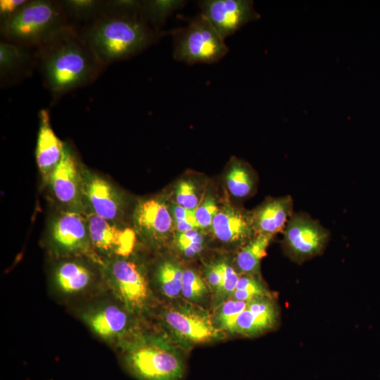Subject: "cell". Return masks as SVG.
Returning <instances> with one entry per match:
<instances>
[{
  "mask_svg": "<svg viewBox=\"0 0 380 380\" xmlns=\"http://www.w3.org/2000/svg\"><path fill=\"white\" fill-rule=\"evenodd\" d=\"M80 34L103 65L139 53L159 36L140 16L109 12Z\"/></svg>",
  "mask_w": 380,
  "mask_h": 380,
  "instance_id": "7a4b0ae2",
  "label": "cell"
},
{
  "mask_svg": "<svg viewBox=\"0 0 380 380\" xmlns=\"http://www.w3.org/2000/svg\"><path fill=\"white\" fill-rule=\"evenodd\" d=\"M208 285L192 270H183L182 295L189 302H201L208 293Z\"/></svg>",
  "mask_w": 380,
  "mask_h": 380,
  "instance_id": "f1b7e54d",
  "label": "cell"
},
{
  "mask_svg": "<svg viewBox=\"0 0 380 380\" xmlns=\"http://www.w3.org/2000/svg\"><path fill=\"white\" fill-rule=\"evenodd\" d=\"M173 41L174 58L189 65L216 63L229 51L224 39L201 13L175 30Z\"/></svg>",
  "mask_w": 380,
  "mask_h": 380,
  "instance_id": "5b68a950",
  "label": "cell"
},
{
  "mask_svg": "<svg viewBox=\"0 0 380 380\" xmlns=\"http://www.w3.org/2000/svg\"><path fill=\"white\" fill-rule=\"evenodd\" d=\"M183 270L172 260H165L156 269V277L161 293L169 298L182 294Z\"/></svg>",
  "mask_w": 380,
  "mask_h": 380,
  "instance_id": "cb8c5ba5",
  "label": "cell"
},
{
  "mask_svg": "<svg viewBox=\"0 0 380 380\" xmlns=\"http://www.w3.org/2000/svg\"><path fill=\"white\" fill-rule=\"evenodd\" d=\"M81 175L84 208L103 219L117 221L124 210L120 192L108 180L82 166Z\"/></svg>",
  "mask_w": 380,
  "mask_h": 380,
  "instance_id": "30bf717a",
  "label": "cell"
},
{
  "mask_svg": "<svg viewBox=\"0 0 380 380\" xmlns=\"http://www.w3.org/2000/svg\"><path fill=\"white\" fill-rule=\"evenodd\" d=\"M226 184L230 193L237 198H246L255 187L251 170L241 161L234 160L226 177Z\"/></svg>",
  "mask_w": 380,
  "mask_h": 380,
  "instance_id": "d4e9b609",
  "label": "cell"
},
{
  "mask_svg": "<svg viewBox=\"0 0 380 380\" xmlns=\"http://www.w3.org/2000/svg\"><path fill=\"white\" fill-rule=\"evenodd\" d=\"M201 13L224 39L248 23L260 18L248 0H204L198 1Z\"/></svg>",
  "mask_w": 380,
  "mask_h": 380,
  "instance_id": "9c48e42d",
  "label": "cell"
},
{
  "mask_svg": "<svg viewBox=\"0 0 380 380\" xmlns=\"http://www.w3.org/2000/svg\"><path fill=\"white\" fill-rule=\"evenodd\" d=\"M163 320L172 334L186 343H207L224 336L215 324L213 315L190 302L168 306L163 312Z\"/></svg>",
  "mask_w": 380,
  "mask_h": 380,
  "instance_id": "8992f818",
  "label": "cell"
},
{
  "mask_svg": "<svg viewBox=\"0 0 380 380\" xmlns=\"http://www.w3.org/2000/svg\"><path fill=\"white\" fill-rule=\"evenodd\" d=\"M48 182L55 198L67 210L82 213L84 205L81 166L77 165L68 145L65 144L62 158L51 172Z\"/></svg>",
  "mask_w": 380,
  "mask_h": 380,
  "instance_id": "8fae6325",
  "label": "cell"
},
{
  "mask_svg": "<svg viewBox=\"0 0 380 380\" xmlns=\"http://www.w3.org/2000/svg\"><path fill=\"white\" fill-rule=\"evenodd\" d=\"M50 236L56 248L65 253L88 252L91 246L87 217L78 211L66 210L58 215L51 223Z\"/></svg>",
  "mask_w": 380,
  "mask_h": 380,
  "instance_id": "4fadbf2b",
  "label": "cell"
},
{
  "mask_svg": "<svg viewBox=\"0 0 380 380\" xmlns=\"http://www.w3.org/2000/svg\"><path fill=\"white\" fill-rule=\"evenodd\" d=\"M176 203L187 210L195 211L199 205L196 189L190 179L180 180L175 187Z\"/></svg>",
  "mask_w": 380,
  "mask_h": 380,
  "instance_id": "1f68e13d",
  "label": "cell"
},
{
  "mask_svg": "<svg viewBox=\"0 0 380 380\" xmlns=\"http://www.w3.org/2000/svg\"><path fill=\"white\" fill-rule=\"evenodd\" d=\"M261 297L271 298V296L258 274H241L235 291L230 298L248 302Z\"/></svg>",
  "mask_w": 380,
  "mask_h": 380,
  "instance_id": "83f0119b",
  "label": "cell"
},
{
  "mask_svg": "<svg viewBox=\"0 0 380 380\" xmlns=\"http://www.w3.org/2000/svg\"><path fill=\"white\" fill-rule=\"evenodd\" d=\"M247 303L229 298L218 305L213 316L216 327L222 331L233 334L236 319L246 308Z\"/></svg>",
  "mask_w": 380,
  "mask_h": 380,
  "instance_id": "4316f807",
  "label": "cell"
},
{
  "mask_svg": "<svg viewBox=\"0 0 380 380\" xmlns=\"http://www.w3.org/2000/svg\"><path fill=\"white\" fill-rule=\"evenodd\" d=\"M69 25L58 1L32 0L15 16L1 24V33L6 41L38 48Z\"/></svg>",
  "mask_w": 380,
  "mask_h": 380,
  "instance_id": "3957f363",
  "label": "cell"
},
{
  "mask_svg": "<svg viewBox=\"0 0 380 380\" xmlns=\"http://www.w3.org/2000/svg\"><path fill=\"white\" fill-rule=\"evenodd\" d=\"M175 242L178 251L186 258L199 254L204 248L205 239L198 229L177 232Z\"/></svg>",
  "mask_w": 380,
  "mask_h": 380,
  "instance_id": "f546056e",
  "label": "cell"
},
{
  "mask_svg": "<svg viewBox=\"0 0 380 380\" xmlns=\"http://www.w3.org/2000/svg\"><path fill=\"white\" fill-rule=\"evenodd\" d=\"M84 319L95 334L105 338L120 336L129 325L127 312L115 305L94 310L87 314Z\"/></svg>",
  "mask_w": 380,
  "mask_h": 380,
  "instance_id": "d6986e66",
  "label": "cell"
},
{
  "mask_svg": "<svg viewBox=\"0 0 380 380\" xmlns=\"http://www.w3.org/2000/svg\"><path fill=\"white\" fill-rule=\"evenodd\" d=\"M168 207L177 232L199 229L195 211L187 210L177 203Z\"/></svg>",
  "mask_w": 380,
  "mask_h": 380,
  "instance_id": "d6a6232c",
  "label": "cell"
},
{
  "mask_svg": "<svg viewBox=\"0 0 380 380\" xmlns=\"http://www.w3.org/2000/svg\"><path fill=\"white\" fill-rule=\"evenodd\" d=\"M277 317V310L271 298H254L248 301L246 308L239 315L233 334L247 337L258 336L273 328Z\"/></svg>",
  "mask_w": 380,
  "mask_h": 380,
  "instance_id": "9a60e30c",
  "label": "cell"
},
{
  "mask_svg": "<svg viewBox=\"0 0 380 380\" xmlns=\"http://www.w3.org/2000/svg\"><path fill=\"white\" fill-rule=\"evenodd\" d=\"M274 236L255 234L237 253L235 263L241 274H258L262 259Z\"/></svg>",
  "mask_w": 380,
  "mask_h": 380,
  "instance_id": "44dd1931",
  "label": "cell"
},
{
  "mask_svg": "<svg viewBox=\"0 0 380 380\" xmlns=\"http://www.w3.org/2000/svg\"><path fill=\"white\" fill-rule=\"evenodd\" d=\"M182 0H148L142 1L141 18L156 31L175 11L186 4Z\"/></svg>",
  "mask_w": 380,
  "mask_h": 380,
  "instance_id": "603a6c76",
  "label": "cell"
},
{
  "mask_svg": "<svg viewBox=\"0 0 380 380\" xmlns=\"http://www.w3.org/2000/svg\"><path fill=\"white\" fill-rule=\"evenodd\" d=\"M110 280L125 306L132 311L143 310L150 291L142 268L132 260L118 258L108 267Z\"/></svg>",
  "mask_w": 380,
  "mask_h": 380,
  "instance_id": "ba28073f",
  "label": "cell"
},
{
  "mask_svg": "<svg viewBox=\"0 0 380 380\" xmlns=\"http://www.w3.org/2000/svg\"><path fill=\"white\" fill-rule=\"evenodd\" d=\"M293 214L291 196L268 199L251 215L255 234L274 236L279 232H283Z\"/></svg>",
  "mask_w": 380,
  "mask_h": 380,
  "instance_id": "e0dca14e",
  "label": "cell"
},
{
  "mask_svg": "<svg viewBox=\"0 0 380 380\" xmlns=\"http://www.w3.org/2000/svg\"><path fill=\"white\" fill-rule=\"evenodd\" d=\"M141 2L137 0L106 1L105 12L140 16Z\"/></svg>",
  "mask_w": 380,
  "mask_h": 380,
  "instance_id": "e575fe53",
  "label": "cell"
},
{
  "mask_svg": "<svg viewBox=\"0 0 380 380\" xmlns=\"http://www.w3.org/2000/svg\"><path fill=\"white\" fill-rule=\"evenodd\" d=\"M87 219L91 246L99 251L118 258H126L133 251L135 233L122 228L93 213L85 215Z\"/></svg>",
  "mask_w": 380,
  "mask_h": 380,
  "instance_id": "7c38bea8",
  "label": "cell"
},
{
  "mask_svg": "<svg viewBox=\"0 0 380 380\" xmlns=\"http://www.w3.org/2000/svg\"><path fill=\"white\" fill-rule=\"evenodd\" d=\"M218 210L215 200L210 196L206 197L195 210L199 229H205L211 227L213 219Z\"/></svg>",
  "mask_w": 380,
  "mask_h": 380,
  "instance_id": "836d02e7",
  "label": "cell"
},
{
  "mask_svg": "<svg viewBox=\"0 0 380 380\" xmlns=\"http://www.w3.org/2000/svg\"><path fill=\"white\" fill-rule=\"evenodd\" d=\"M222 279L218 290L215 293L216 302L220 305L229 298L236 287L240 275L229 263L220 262Z\"/></svg>",
  "mask_w": 380,
  "mask_h": 380,
  "instance_id": "4dcf8cb0",
  "label": "cell"
},
{
  "mask_svg": "<svg viewBox=\"0 0 380 380\" xmlns=\"http://www.w3.org/2000/svg\"><path fill=\"white\" fill-rule=\"evenodd\" d=\"M28 1L27 0H1V24L15 16Z\"/></svg>",
  "mask_w": 380,
  "mask_h": 380,
  "instance_id": "d590c367",
  "label": "cell"
},
{
  "mask_svg": "<svg viewBox=\"0 0 380 380\" xmlns=\"http://www.w3.org/2000/svg\"><path fill=\"white\" fill-rule=\"evenodd\" d=\"M125 364L139 380H182L185 373L184 358L167 340L144 338L127 349Z\"/></svg>",
  "mask_w": 380,
  "mask_h": 380,
  "instance_id": "277c9868",
  "label": "cell"
},
{
  "mask_svg": "<svg viewBox=\"0 0 380 380\" xmlns=\"http://www.w3.org/2000/svg\"><path fill=\"white\" fill-rule=\"evenodd\" d=\"M36 59L54 99L93 82L103 67L70 25L38 47Z\"/></svg>",
  "mask_w": 380,
  "mask_h": 380,
  "instance_id": "6da1fadb",
  "label": "cell"
},
{
  "mask_svg": "<svg viewBox=\"0 0 380 380\" xmlns=\"http://www.w3.org/2000/svg\"><path fill=\"white\" fill-rule=\"evenodd\" d=\"M26 47L4 40L0 43L1 81L20 75L32 58Z\"/></svg>",
  "mask_w": 380,
  "mask_h": 380,
  "instance_id": "7402d4cb",
  "label": "cell"
},
{
  "mask_svg": "<svg viewBox=\"0 0 380 380\" xmlns=\"http://www.w3.org/2000/svg\"><path fill=\"white\" fill-rule=\"evenodd\" d=\"M68 18L92 21L106 11V1L97 0H65L58 1Z\"/></svg>",
  "mask_w": 380,
  "mask_h": 380,
  "instance_id": "484cf974",
  "label": "cell"
},
{
  "mask_svg": "<svg viewBox=\"0 0 380 380\" xmlns=\"http://www.w3.org/2000/svg\"><path fill=\"white\" fill-rule=\"evenodd\" d=\"M54 279L62 292L72 294L89 286L92 280V273L85 265L80 262L65 261L56 267Z\"/></svg>",
  "mask_w": 380,
  "mask_h": 380,
  "instance_id": "ffe728a7",
  "label": "cell"
},
{
  "mask_svg": "<svg viewBox=\"0 0 380 380\" xmlns=\"http://www.w3.org/2000/svg\"><path fill=\"white\" fill-rule=\"evenodd\" d=\"M39 120L36 162L43 179L48 182L51 172L62 158L65 144L53 132L47 110L42 109L39 111Z\"/></svg>",
  "mask_w": 380,
  "mask_h": 380,
  "instance_id": "2e32d148",
  "label": "cell"
},
{
  "mask_svg": "<svg viewBox=\"0 0 380 380\" xmlns=\"http://www.w3.org/2000/svg\"><path fill=\"white\" fill-rule=\"evenodd\" d=\"M283 234L285 251L297 262L321 254L329 239L327 229L303 213L293 214Z\"/></svg>",
  "mask_w": 380,
  "mask_h": 380,
  "instance_id": "52a82bcc",
  "label": "cell"
},
{
  "mask_svg": "<svg viewBox=\"0 0 380 380\" xmlns=\"http://www.w3.org/2000/svg\"><path fill=\"white\" fill-rule=\"evenodd\" d=\"M211 227L216 238L224 243L243 242L255 235L251 216L228 205L219 209Z\"/></svg>",
  "mask_w": 380,
  "mask_h": 380,
  "instance_id": "ac0fdd59",
  "label": "cell"
},
{
  "mask_svg": "<svg viewBox=\"0 0 380 380\" xmlns=\"http://www.w3.org/2000/svg\"><path fill=\"white\" fill-rule=\"evenodd\" d=\"M222 273L220 262L211 264L206 269V280L208 285L215 293L219 289L221 283Z\"/></svg>",
  "mask_w": 380,
  "mask_h": 380,
  "instance_id": "8d00e7d4",
  "label": "cell"
},
{
  "mask_svg": "<svg viewBox=\"0 0 380 380\" xmlns=\"http://www.w3.org/2000/svg\"><path fill=\"white\" fill-rule=\"evenodd\" d=\"M133 222L136 232L153 243L165 241L174 224L169 207L158 198L139 202L134 210Z\"/></svg>",
  "mask_w": 380,
  "mask_h": 380,
  "instance_id": "5bb4252c",
  "label": "cell"
}]
</instances>
